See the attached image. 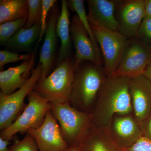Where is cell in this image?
<instances>
[{"instance_id": "9c48e42d", "label": "cell", "mask_w": 151, "mask_h": 151, "mask_svg": "<svg viewBox=\"0 0 151 151\" xmlns=\"http://www.w3.org/2000/svg\"><path fill=\"white\" fill-rule=\"evenodd\" d=\"M32 136L39 151H65L69 147L63 137L58 122L50 110L42 126L27 132Z\"/></svg>"}, {"instance_id": "5b68a950", "label": "cell", "mask_w": 151, "mask_h": 151, "mask_svg": "<svg viewBox=\"0 0 151 151\" xmlns=\"http://www.w3.org/2000/svg\"><path fill=\"white\" fill-rule=\"evenodd\" d=\"M87 16L94 37L103 54L105 75L107 77L112 76L119 66L130 40L119 31L103 27L92 17Z\"/></svg>"}, {"instance_id": "4316f807", "label": "cell", "mask_w": 151, "mask_h": 151, "mask_svg": "<svg viewBox=\"0 0 151 151\" xmlns=\"http://www.w3.org/2000/svg\"><path fill=\"white\" fill-rule=\"evenodd\" d=\"M136 37L143 40H151V17L145 16Z\"/></svg>"}, {"instance_id": "7c38bea8", "label": "cell", "mask_w": 151, "mask_h": 151, "mask_svg": "<svg viewBox=\"0 0 151 151\" xmlns=\"http://www.w3.org/2000/svg\"><path fill=\"white\" fill-rule=\"evenodd\" d=\"M133 114L140 127L151 113V82L144 75L130 79Z\"/></svg>"}, {"instance_id": "5bb4252c", "label": "cell", "mask_w": 151, "mask_h": 151, "mask_svg": "<svg viewBox=\"0 0 151 151\" xmlns=\"http://www.w3.org/2000/svg\"><path fill=\"white\" fill-rule=\"evenodd\" d=\"M35 57L33 55L29 60L23 61L21 64L10 67L0 72L1 92L9 95L16 91L25 84L34 69Z\"/></svg>"}, {"instance_id": "4fadbf2b", "label": "cell", "mask_w": 151, "mask_h": 151, "mask_svg": "<svg viewBox=\"0 0 151 151\" xmlns=\"http://www.w3.org/2000/svg\"><path fill=\"white\" fill-rule=\"evenodd\" d=\"M108 127L114 139L122 150L131 147L143 136L133 113L115 115Z\"/></svg>"}, {"instance_id": "30bf717a", "label": "cell", "mask_w": 151, "mask_h": 151, "mask_svg": "<svg viewBox=\"0 0 151 151\" xmlns=\"http://www.w3.org/2000/svg\"><path fill=\"white\" fill-rule=\"evenodd\" d=\"M119 32L128 39L136 37L145 16L143 0L115 1Z\"/></svg>"}, {"instance_id": "f1b7e54d", "label": "cell", "mask_w": 151, "mask_h": 151, "mask_svg": "<svg viewBox=\"0 0 151 151\" xmlns=\"http://www.w3.org/2000/svg\"><path fill=\"white\" fill-rule=\"evenodd\" d=\"M143 136L151 140V113L141 125Z\"/></svg>"}, {"instance_id": "8fae6325", "label": "cell", "mask_w": 151, "mask_h": 151, "mask_svg": "<svg viewBox=\"0 0 151 151\" xmlns=\"http://www.w3.org/2000/svg\"><path fill=\"white\" fill-rule=\"evenodd\" d=\"M70 32L75 49L76 70L85 61L102 65L100 52L95 47L77 14L74 15L72 18Z\"/></svg>"}, {"instance_id": "4dcf8cb0", "label": "cell", "mask_w": 151, "mask_h": 151, "mask_svg": "<svg viewBox=\"0 0 151 151\" xmlns=\"http://www.w3.org/2000/svg\"><path fill=\"white\" fill-rule=\"evenodd\" d=\"M144 1L145 16L151 17V0H145Z\"/></svg>"}, {"instance_id": "ac0fdd59", "label": "cell", "mask_w": 151, "mask_h": 151, "mask_svg": "<svg viewBox=\"0 0 151 151\" xmlns=\"http://www.w3.org/2000/svg\"><path fill=\"white\" fill-rule=\"evenodd\" d=\"M60 14L56 25L57 35L60 39L61 45L58 55L56 65L71 57L70 25L68 1H62Z\"/></svg>"}, {"instance_id": "603a6c76", "label": "cell", "mask_w": 151, "mask_h": 151, "mask_svg": "<svg viewBox=\"0 0 151 151\" xmlns=\"http://www.w3.org/2000/svg\"><path fill=\"white\" fill-rule=\"evenodd\" d=\"M28 14L27 21L24 27L29 28L37 24H40L42 3V0H27Z\"/></svg>"}, {"instance_id": "cb8c5ba5", "label": "cell", "mask_w": 151, "mask_h": 151, "mask_svg": "<svg viewBox=\"0 0 151 151\" xmlns=\"http://www.w3.org/2000/svg\"><path fill=\"white\" fill-rule=\"evenodd\" d=\"M33 54L28 53L21 54L12 52L7 50H4L0 51V69L1 70L4 66L7 63L17 62L22 60H29L32 58Z\"/></svg>"}, {"instance_id": "484cf974", "label": "cell", "mask_w": 151, "mask_h": 151, "mask_svg": "<svg viewBox=\"0 0 151 151\" xmlns=\"http://www.w3.org/2000/svg\"><path fill=\"white\" fill-rule=\"evenodd\" d=\"M57 1L56 0H42V9L40 20L41 32L39 39L38 41V42L42 40L43 35L46 33L47 24V19L49 12L52 8L54 7L55 4Z\"/></svg>"}, {"instance_id": "8992f818", "label": "cell", "mask_w": 151, "mask_h": 151, "mask_svg": "<svg viewBox=\"0 0 151 151\" xmlns=\"http://www.w3.org/2000/svg\"><path fill=\"white\" fill-rule=\"evenodd\" d=\"M27 97L28 103L17 119L1 131L0 137L4 139L10 141L17 133H27L29 130L38 129L43 124L50 110V104L34 90Z\"/></svg>"}, {"instance_id": "7402d4cb", "label": "cell", "mask_w": 151, "mask_h": 151, "mask_svg": "<svg viewBox=\"0 0 151 151\" xmlns=\"http://www.w3.org/2000/svg\"><path fill=\"white\" fill-rule=\"evenodd\" d=\"M27 17L22 18L13 21L6 22L1 24L0 43L1 45L6 44L9 40L19 30L24 27L27 21Z\"/></svg>"}, {"instance_id": "83f0119b", "label": "cell", "mask_w": 151, "mask_h": 151, "mask_svg": "<svg viewBox=\"0 0 151 151\" xmlns=\"http://www.w3.org/2000/svg\"><path fill=\"white\" fill-rule=\"evenodd\" d=\"M122 151H151V140L143 136L137 142Z\"/></svg>"}, {"instance_id": "d4e9b609", "label": "cell", "mask_w": 151, "mask_h": 151, "mask_svg": "<svg viewBox=\"0 0 151 151\" xmlns=\"http://www.w3.org/2000/svg\"><path fill=\"white\" fill-rule=\"evenodd\" d=\"M10 148L11 151H39L34 139L28 133L22 140L15 141Z\"/></svg>"}, {"instance_id": "52a82bcc", "label": "cell", "mask_w": 151, "mask_h": 151, "mask_svg": "<svg viewBox=\"0 0 151 151\" xmlns=\"http://www.w3.org/2000/svg\"><path fill=\"white\" fill-rule=\"evenodd\" d=\"M40 63L34 68L28 81L14 93L6 95L0 92V129L4 130L17 119L27 105L26 97L33 90L42 74Z\"/></svg>"}, {"instance_id": "7a4b0ae2", "label": "cell", "mask_w": 151, "mask_h": 151, "mask_svg": "<svg viewBox=\"0 0 151 151\" xmlns=\"http://www.w3.org/2000/svg\"><path fill=\"white\" fill-rule=\"evenodd\" d=\"M106 78L101 65L82 63L75 70L70 105L79 111L91 113Z\"/></svg>"}, {"instance_id": "3957f363", "label": "cell", "mask_w": 151, "mask_h": 151, "mask_svg": "<svg viewBox=\"0 0 151 151\" xmlns=\"http://www.w3.org/2000/svg\"><path fill=\"white\" fill-rule=\"evenodd\" d=\"M75 70L74 59L68 58L40 79L33 90L49 103H70Z\"/></svg>"}, {"instance_id": "44dd1931", "label": "cell", "mask_w": 151, "mask_h": 151, "mask_svg": "<svg viewBox=\"0 0 151 151\" xmlns=\"http://www.w3.org/2000/svg\"><path fill=\"white\" fill-rule=\"evenodd\" d=\"M68 7L71 11L76 12V14L80 19L81 23L86 31L87 32L89 37L91 39L95 47L99 51L100 48L97 43V41L94 37V34L91 25L89 21L88 16L86 14L85 7H84V1L83 0H70L68 1Z\"/></svg>"}, {"instance_id": "9a60e30c", "label": "cell", "mask_w": 151, "mask_h": 151, "mask_svg": "<svg viewBox=\"0 0 151 151\" xmlns=\"http://www.w3.org/2000/svg\"><path fill=\"white\" fill-rule=\"evenodd\" d=\"M47 22V28L43 45L41 49L39 63L42 66V74L40 79H43L51 73L55 58L57 44L56 25L59 15L56 7L52 8Z\"/></svg>"}, {"instance_id": "6da1fadb", "label": "cell", "mask_w": 151, "mask_h": 151, "mask_svg": "<svg viewBox=\"0 0 151 151\" xmlns=\"http://www.w3.org/2000/svg\"><path fill=\"white\" fill-rule=\"evenodd\" d=\"M130 79L113 76L107 77L90 113L94 126L108 127L115 115L133 113Z\"/></svg>"}, {"instance_id": "d6a6232c", "label": "cell", "mask_w": 151, "mask_h": 151, "mask_svg": "<svg viewBox=\"0 0 151 151\" xmlns=\"http://www.w3.org/2000/svg\"><path fill=\"white\" fill-rule=\"evenodd\" d=\"M79 144L69 147L65 151H80V147H79Z\"/></svg>"}, {"instance_id": "277c9868", "label": "cell", "mask_w": 151, "mask_h": 151, "mask_svg": "<svg viewBox=\"0 0 151 151\" xmlns=\"http://www.w3.org/2000/svg\"><path fill=\"white\" fill-rule=\"evenodd\" d=\"M50 104V111L58 122L68 146L79 144L92 125L90 113L77 110L69 103Z\"/></svg>"}, {"instance_id": "f546056e", "label": "cell", "mask_w": 151, "mask_h": 151, "mask_svg": "<svg viewBox=\"0 0 151 151\" xmlns=\"http://www.w3.org/2000/svg\"><path fill=\"white\" fill-rule=\"evenodd\" d=\"M9 141L0 137V151H11L10 148L9 147Z\"/></svg>"}, {"instance_id": "d6986e66", "label": "cell", "mask_w": 151, "mask_h": 151, "mask_svg": "<svg viewBox=\"0 0 151 151\" xmlns=\"http://www.w3.org/2000/svg\"><path fill=\"white\" fill-rule=\"evenodd\" d=\"M41 25L37 24L29 28H22L12 37L6 45L17 50H26L31 47L40 36Z\"/></svg>"}, {"instance_id": "ffe728a7", "label": "cell", "mask_w": 151, "mask_h": 151, "mask_svg": "<svg viewBox=\"0 0 151 151\" xmlns=\"http://www.w3.org/2000/svg\"><path fill=\"white\" fill-rule=\"evenodd\" d=\"M27 0H1L0 23L28 17Z\"/></svg>"}, {"instance_id": "2e32d148", "label": "cell", "mask_w": 151, "mask_h": 151, "mask_svg": "<svg viewBox=\"0 0 151 151\" xmlns=\"http://www.w3.org/2000/svg\"><path fill=\"white\" fill-rule=\"evenodd\" d=\"M79 145L80 151H122L109 127H97L93 124Z\"/></svg>"}, {"instance_id": "e0dca14e", "label": "cell", "mask_w": 151, "mask_h": 151, "mask_svg": "<svg viewBox=\"0 0 151 151\" xmlns=\"http://www.w3.org/2000/svg\"><path fill=\"white\" fill-rule=\"evenodd\" d=\"M87 1L89 7L88 15L103 27L119 31V22L115 14V1L88 0Z\"/></svg>"}, {"instance_id": "ba28073f", "label": "cell", "mask_w": 151, "mask_h": 151, "mask_svg": "<svg viewBox=\"0 0 151 151\" xmlns=\"http://www.w3.org/2000/svg\"><path fill=\"white\" fill-rule=\"evenodd\" d=\"M151 59V52L142 42L130 41L113 76L132 78L144 75Z\"/></svg>"}, {"instance_id": "1f68e13d", "label": "cell", "mask_w": 151, "mask_h": 151, "mask_svg": "<svg viewBox=\"0 0 151 151\" xmlns=\"http://www.w3.org/2000/svg\"><path fill=\"white\" fill-rule=\"evenodd\" d=\"M144 75L151 82V63L149 64L148 66L147 67Z\"/></svg>"}]
</instances>
